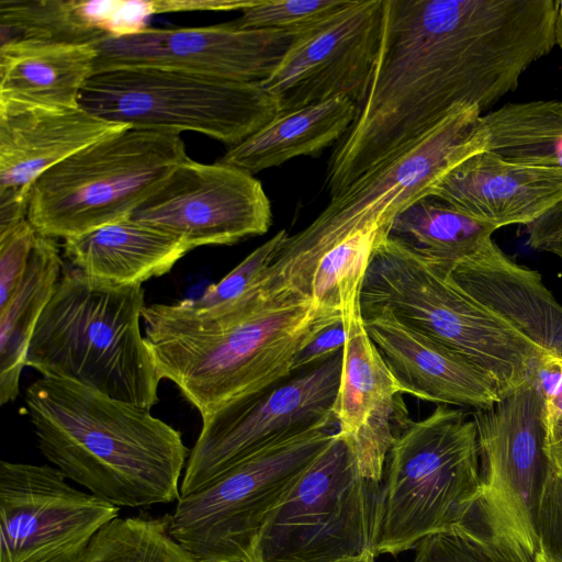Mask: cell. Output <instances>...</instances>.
<instances>
[{
  "mask_svg": "<svg viewBox=\"0 0 562 562\" xmlns=\"http://www.w3.org/2000/svg\"><path fill=\"white\" fill-rule=\"evenodd\" d=\"M476 105L458 104L430 131L330 198L301 232L288 236L266 270L274 289H286L324 252L362 229L390 233L394 218L465 158L486 150Z\"/></svg>",
  "mask_w": 562,
  "mask_h": 562,
  "instance_id": "52a82bcc",
  "label": "cell"
},
{
  "mask_svg": "<svg viewBox=\"0 0 562 562\" xmlns=\"http://www.w3.org/2000/svg\"><path fill=\"white\" fill-rule=\"evenodd\" d=\"M476 427L462 408L437 404L407 417L386 457L374 553L396 555L424 538L469 522L481 496Z\"/></svg>",
  "mask_w": 562,
  "mask_h": 562,
  "instance_id": "8992f818",
  "label": "cell"
},
{
  "mask_svg": "<svg viewBox=\"0 0 562 562\" xmlns=\"http://www.w3.org/2000/svg\"><path fill=\"white\" fill-rule=\"evenodd\" d=\"M64 257L88 276L142 284L169 272L192 248L182 239L131 217L64 239Z\"/></svg>",
  "mask_w": 562,
  "mask_h": 562,
  "instance_id": "603a6c76",
  "label": "cell"
},
{
  "mask_svg": "<svg viewBox=\"0 0 562 562\" xmlns=\"http://www.w3.org/2000/svg\"><path fill=\"white\" fill-rule=\"evenodd\" d=\"M188 158L179 134L125 127L44 172L32 187L26 218L56 239L128 218Z\"/></svg>",
  "mask_w": 562,
  "mask_h": 562,
  "instance_id": "ba28073f",
  "label": "cell"
},
{
  "mask_svg": "<svg viewBox=\"0 0 562 562\" xmlns=\"http://www.w3.org/2000/svg\"><path fill=\"white\" fill-rule=\"evenodd\" d=\"M374 558H375L374 555L369 554V555H364L362 558L349 560L346 562H374Z\"/></svg>",
  "mask_w": 562,
  "mask_h": 562,
  "instance_id": "7bdbcfd3",
  "label": "cell"
},
{
  "mask_svg": "<svg viewBox=\"0 0 562 562\" xmlns=\"http://www.w3.org/2000/svg\"><path fill=\"white\" fill-rule=\"evenodd\" d=\"M351 0H257L232 21L243 29L279 30L294 36L321 23Z\"/></svg>",
  "mask_w": 562,
  "mask_h": 562,
  "instance_id": "4dcf8cb0",
  "label": "cell"
},
{
  "mask_svg": "<svg viewBox=\"0 0 562 562\" xmlns=\"http://www.w3.org/2000/svg\"><path fill=\"white\" fill-rule=\"evenodd\" d=\"M55 467L0 462V562H81L119 507Z\"/></svg>",
  "mask_w": 562,
  "mask_h": 562,
  "instance_id": "5bb4252c",
  "label": "cell"
},
{
  "mask_svg": "<svg viewBox=\"0 0 562 562\" xmlns=\"http://www.w3.org/2000/svg\"><path fill=\"white\" fill-rule=\"evenodd\" d=\"M112 32L111 1H0L1 44L18 40L97 44Z\"/></svg>",
  "mask_w": 562,
  "mask_h": 562,
  "instance_id": "4316f807",
  "label": "cell"
},
{
  "mask_svg": "<svg viewBox=\"0 0 562 562\" xmlns=\"http://www.w3.org/2000/svg\"><path fill=\"white\" fill-rule=\"evenodd\" d=\"M486 150L517 164L562 169V100L512 102L482 114Z\"/></svg>",
  "mask_w": 562,
  "mask_h": 562,
  "instance_id": "83f0119b",
  "label": "cell"
},
{
  "mask_svg": "<svg viewBox=\"0 0 562 562\" xmlns=\"http://www.w3.org/2000/svg\"><path fill=\"white\" fill-rule=\"evenodd\" d=\"M337 430L334 422L270 446L180 496L171 537L195 562H249L270 514Z\"/></svg>",
  "mask_w": 562,
  "mask_h": 562,
  "instance_id": "8fae6325",
  "label": "cell"
},
{
  "mask_svg": "<svg viewBox=\"0 0 562 562\" xmlns=\"http://www.w3.org/2000/svg\"><path fill=\"white\" fill-rule=\"evenodd\" d=\"M81 562H195L171 537L169 515L115 518L90 543Z\"/></svg>",
  "mask_w": 562,
  "mask_h": 562,
  "instance_id": "f546056e",
  "label": "cell"
},
{
  "mask_svg": "<svg viewBox=\"0 0 562 562\" xmlns=\"http://www.w3.org/2000/svg\"><path fill=\"white\" fill-rule=\"evenodd\" d=\"M344 317L318 331L295 356L293 373L314 367L344 350Z\"/></svg>",
  "mask_w": 562,
  "mask_h": 562,
  "instance_id": "8d00e7d4",
  "label": "cell"
},
{
  "mask_svg": "<svg viewBox=\"0 0 562 562\" xmlns=\"http://www.w3.org/2000/svg\"><path fill=\"white\" fill-rule=\"evenodd\" d=\"M496 229L443 201L425 196L394 218L390 236L426 259L450 267L476 251Z\"/></svg>",
  "mask_w": 562,
  "mask_h": 562,
  "instance_id": "f1b7e54d",
  "label": "cell"
},
{
  "mask_svg": "<svg viewBox=\"0 0 562 562\" xmlns=\"http://www.w3.org/2000/svg\"><path fill=\"white\" fill-rule=\"evenodd\" d=\"M288 236V233L281 229L250 252L223 279L209 285L202 295L196 299H187L186 302L193 308L207 310L236 301L246 293L255 291L259 278Z\"/></svg>",
  "mask_w": 562,
  "mask_h": 562,
  "instance_id": "d6a6232c",
  "label": "cell"
},
{
  "mask_svg": "<svg viewBox=\"0 0 562 562\" xmlns=\"http://www.w3.org/2000/svg\"><path fill=\"white\" fill-rule=\"evenodd\" d=\"M124 124L82 106L53 109L0 102V231L26 218L30 193L47 170Z\"/></svg>",
  "mask_w": 562,
  "mask_h": 562,
  "instance_id": "ac0fdd59",
  "label": "cell"
},
{
  "mask_svg": "<svg viewBox=\"0 0 562 562\" xmlns=\"http://www.w3.org/2000/svg\"><path fill=\"white\" fill-rule=\"evenodd\" d=\"M344 313L256 290L207 310L186 300L145 306V339L161 379L204 418L293 374L297 352Z\"/></svg>",
  "mask_w": 562,
  "mask_h": 562,
  "instance_id": "7a4b0ae2",
  "label": "cell"
},
{
  "mask_svg": "<svg viewBox=\"0 0 562 562\" xmlns=\"http://www.w3.org/2000/svg\"><path fill=\"white\" fill-rule=\"evenodd\" d=\"M346 341L334 417L338 432L355 435L384 404L405 394L370 338L359 300L344 311Z\"/></svg>",
  "mask_w": 562,
  "mask_h": 562,
  "instance_id": "484cf974",
  "label": "cell"
},
{
  "mask_svg": "<svg viewBox=\"0 0 562 562\" xmlns=\"http://www.w3.org/2000/svg\"><path fill=\"white\" fill-rule=\"evenodd\" d=\"M447 268L471 299L543 352L562 356V305L538 271L510 259L493 238Z\"/></svg>",
  "mask_w": 562,
  "mask_h": 562,
  "instance_id": "44dd1931",
  "label": "cell"
},
{
  "mask_svg": "<svg viewBox=\"0 0 562 562\" xmlns=\"http://www.w3.org/2000/svg\"><path fill=\"white\" fill-rule=\"evenodd\" d=\"M294 35L279 30L223 24L156 29L106 37L94 44V74L121 67H160L239 82H262L277 68Z\"/></svg>",
  "mask_w": 562,
  "mask_h": 562,
  "instance_id": "e0dca14e",
  "label": "cell"
},
{
  "mask_svg": "<svg viewBox=\"0 0 562 562\" xmlns=\"http://www.w3.org/2000/svg\"><path fill=\"white\" fill-rule=\"evenodd\" d=\"M528 382L540 394L546 417L562 415V356L542 353L536 360Z\"/></svg>",
  "mask_w": 562,
  "mask_h": 562,
  "instance_id": "d590c367",
  "label": "cell"
},
{
  "mask_svg": "<svg viewBox=\"0 0 562 562\" xmlns=\"http://www.w3.org/2000/svg\"><path fill=\"white\" fill-rule=\"evenodd\" d=\"M558 0H384L376 65L330 156L329 196L392 158L458 104L483 112L555 46Z\"/></svg>",
  "mask_w": 562,
  "mask_h": 562,
  "instance_id": "6da1fadb",
  "label": "cell"
},
{
  "mask_svg": "<svg viewBox=\"0 0 562 562\" xmlns=\"http://www.w3.org/2000/svg\"><path fill=\"white\" fill-rule=\"evenodd\" d=\"M481 467L475 525L508 562H535L537 512L549 461L544 404L526 382L474 409Z\"/></svg>",
  "mask_w": 562,
  "mask_h": 562,
  "instance_id": "7c38bea8",
  "label": "cell"
},
{
  "mask_svg": "<svg viewBox=\"0 0 562 562\" xmlns=\"http://www.w3.org/2000/svg\"><path fill=\"white\" fill-rule=\"evenodd\" d=\"M384 0H351L294 36L273 72L261 82L279 114L347 97L367 98L379 55Z\"/></svg>",
  "mask_w": 562,
  "mask_h": 562,
  "instance_id": "9a60e30c",
  "label": "cell"
},
{
  "mask_svg": "<svg viewBox=\"0 0 562 562\" xmlns=\"http://www.w3.org/2000/svg\"><path fill=\"white\" fill-rule=\"evenodd\" d=\"M537 528L540 547L562 561V471L550 464L539 498Z\"/></svg>",
  "mask_w": 562,
  "mask_h": 562,
  "instance_id": "e575fe53",
  "label": "cell"
},
{
  "mask_svg": "<svg viewBox=\"0 0 562 562\" xmlns=\"http://www.w3.org/2000/svg\"><path fill=\"white\" fill-rule=\"evenodd\" d=\"M361 313L390 312L407 327L464 358L501 395L528 382L544 353L464 293L446 266L390 236L376 245L359 295Z\"/></svg>",
  "mask_w": 562,
  "mask_h": 562,
  "instance_id": "5b68a950",
  "label": "cell"
},
{
  "mask_svg": "<svg viewBox=\"0 0 562 562\" xmlns=\"http://www.w3.org/2000/svg\"><path fill=\"white\" fill-rule=\"evenodd\" d=\"M367 331L405 394L437 404L487 407L501 397L481 369L407 327L390 312L362 314Z\"/></svg>",
  "mask_w": 562,
  "mask_h": 562,
  "instance_id": "ffe728a7",
  "label": "cell"
},
{
  "mask_svg": "<svg viewBox=\"0 0 562 562\" xmlns=\"http://www.w3.org/2000/svg\"><path fill=\"white\" fill-rule=\"evenodd\" d=\"M555 45H558L562 50V0H559L555 19Z\"/></svg>",
  "mask_w": 562,
  "mask_h": 562,
  "instance_id": "60d3db41",
  "label": "cell"
},
{
  "mask_svg": "<svg viewBox=\"0 0 562 562\" xmlns=\"http://www.w3.org/2000/svg\"><path fill=\"white\" fill-rule=\"evenodd\" d=\"M535 562H562L559 558L546 551L543 548H539L538 554Z\"/></svg>",
  "mask_w": 562,
  "mask_h": 562,
  "instance_id": "b9f144b4",
  "label": "cell"
},
{
  "mask_svg": "<svg viewBox=\"0 0 562 562\" xmlns=\"http://www.w3.org/2000/svg\"><path fill=\"white\" fill-rule=\"evenodd\" d=\"M80 105L106 121L139 130L195 132L235 146L279 114L261 82H239L160 67L95 72Z\"/></svg>",
  "mask_w": 562,
  "mask_h": 562,
  "instance_id": "9c48e42d",
  "label": "cell"
},
{
  "mask_svg": "<svg viewBox=\"0 0 562 562\" xmlns=\"http://www.w3.org/2000/svg\"><path fill=\"white\" fill-rule=\"evenodd\" d=\"M381 483L337 430L260 531L249 562H346L374 553Z\"/></svg>",
  "mask_w": 562,
  "mask_h": 562,
  "instance_id": "30bf717a",
  "label": "cell"
},
{
  "mask_svg": "<svg viewBox=\"0 0 562 562\" xmlns=\"http://www.w3.org/2000/svg\"><path fill=\"white\" fill-rule=\"evenodd\" d=\"M142 284H119L64 269L31 338L26 366L150 411L160 374L140 318Z\"/></svg>",
  "mask_w": 562,
  "mask_h": 562,
  "instance_id": "277c9868",
  "label": "cell"
},
{
  "mask_svg": "<svg viewBox=\"0 0 562 562\" xmlns=\"http://www.w3.org/2000/svg\"><path fill=\"white\" fill-rule=\"evenodd\" d=\"M94 44L18 40L0 45V102L76 109L94 75Z\"/></svg>",
  "mask_w": 562,
  "mask_h": 562,
  "instance_id": "7402d4cb",
  "label": "cell"
},
{
  "mask_svg": "<svg viewBox=\"0 0 562 562\" xmlns=\"http://www.w3.org/2000/svg\"><path fill=\"white\" fill-rule=\"evenodd\" d=\"M527 244L539 250L546 243L562 236V199L537 220L525 226Z\"/></svg>",
  "mask_w": 562,
  "mask_h": 562,
  "instance_id": "74e56055",
  "label": "cell"
},
{
  "mask_svg": "<svg viewBox=\"0 0 562 562\" xmlns=\"http://www.w3.org/2000/svg\"><path fill=\"white\" fill-rule=\"evenodd\" d=\"M64 271L56 238L42 236L33 247L26 272L18 289L0 307V403L16 398L20 376L26 366L34 328Z\"/></svg>",
  "mask_w": 562,
  "mask_h": 562,
  "instance_id": "d4e9b609",
  "label": "cell"
},
{
  "mask_svg": "<svg viewBox=\"0 0 562 562\" xmlns=\"http://www.w3.org/2000/svg\"><path fill=\"white\" fill-rule=\"evenodd\" d=\"M546 453L550 467L562 471V415L546 417Z\"/></svg>",
  "mask_w": 562,
  "mask_h": 562,
  "instance_id": "f35d334b",
  "label": "cell"
},
{
  "mask_svg": "<svg viewBox=\"0 0 562 562\" xmlns=\"http://www.w3.org/2000/svg\"><path fill=\"white\" fill-rule=\"evenodd\" d=\"M24 402L42 454L89 493L117 507L180 498L190 451L150 411L47 376L29 385Z\"/></svg>",
  "mask_w": 562,
  "mask_h": 562,
  "instance_id": "3957f363",
  "label": "cell"
},
{
  "mask_svg": "<svg viewBox=\"0 0 562 562\" xmlns=\"http://www.w3.org/2000/svg\"><path fill=\"white\" fill-rule=\"evenodd\" d=\"M131 218L187 243L232 245L266 234L270 201L252 175L220 161L188 158L134 211Z\"/></svg>",
  "mask_w": 562,
  "mask_h": 562,
  "instance_id": "2e32d148",
  "label": "cell"
},
{
  "mask_svg": "<svg viewBox=\"0 0 562 562\" xmlns=\"http://www.w3.org/2000/svg\"><path fill=\"white\" fill-rule=\"evenodd\" d=\"M36 238L37 232L27 218L0 231V307L21 283Z\"/></svg>",
  "mask_w": 562,
  "mask_h": 562,
  "instance_id": "836d02e7",
  "label": "cell"
},
{
  "mask_svg": "<svg viewBox=\"0 0 562 562\" xmlns=\"http://www.w3.org/2000/svg\"><path fill=\"white\" fill-rule=\"evenodd\" d=\"M342 351L268 390L202 418L180 496L201 490L259 451L336 422Z\"/></svg>",
  "mask_w": 562,
  "mask_h": 562,
  "instance_id": "4fadbf2b",
  "label": "cell"
},
{
  "mask_svg": "<svg viewBox=\"0 0 562 562\" xmlns=\"http://www.w3.org/2000/svg\"><path fill=\"white\" fill-rule=\"evenodd\" d=\"M359 112L353 100L336 97L278 114L217 161L254 176L299 156H317L346 135Z\"/></svg>",
  "mask_w": 562,
  "mask_h": 562,
  "instance_id": "cb8c5ba5",
  "label": "cell"
},
{
  "mask_svg": "<svg viewBox=\"0 0 562 562\" xmlns=\"http://www.w3.org/2000/svg\"><path fill=\"white\" fill-rule=\"evenodd\" d=\"M426 196L497 229L526 226L562 199V169L517 164L483 150L446 172Z\"/></svg>",
  "mask_w": 562,
  "mask_h": 562,
  "instance_id": "d6986e66",
  "label": "cell"
},
{
  "mask_svg": "<svg viewBox=\"0 0 562 562\" xmlns=\"http://www.w3.org/2000/svg\"><path fill=\"white\" fill-rule=\"evenodd\" d=\"M539 250L553 254L562 259V236L546 243Z\"/></svg>",
  "mask_w": 562,
  "mask_h": 562,
  "instance_id": "ab89813d",
  "label": "cell"
},
{
  "mask_svg": "<svg viewBox=\"0 0 562 562\" xmlns=\"http://www.w3.org/2000/svg\"><path fill=\"white\" fill-rule=\"evenodd\" d=\"M414 562H508L475 525L464 524L422 539Z\"/></svg>",
  "mask_w": 562,
  "mask_h": 562,
  "instance_id": "1f68e13d",
  "label": "cell"
}]
</instances>
